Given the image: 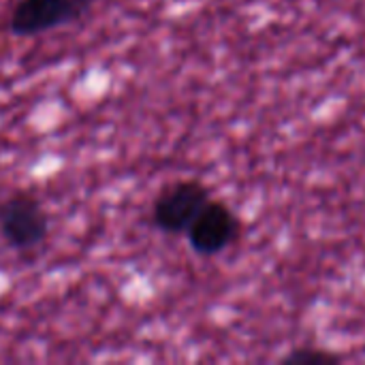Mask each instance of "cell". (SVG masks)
<instances>
[{
    "label": "cell",
    "instance_id": "6da1fadb",
    "mask_svg": "<svg viewBox=\"0 0 365 365\" xmlns=\"http://www.w3.org/2000/svg\"><path fill=\"white\" fill-rule=\"evenodd\" d=\"M49 231V220L36 197L15 192L0 203V235L17 250L38 246Z\"/></svg>",
    "mask_w": 365,
    "mask_h": 365
},
{
    "label": "cell",
    "instance_id": "7a4b0ae2",
    "mask_svg": "<svg viewBox=\"0 0 365 365\" xmlns=\"http://www.w3.org/2000/svg\"><path fill=\"white\" fill-rule=\"evenodd\" d=\"M92 0H19L9 17V26L19 36H34L81 19Z\"/></svg>",
    "mask_w": 365,
    "mask_h": 365
},
{
    "label": "cell",
    "instance_id": "3957f363",
    "mask_svg": "<svg viewBox=\"0 0 365 365\" xmlns=\"http://www.w3.org/2000/svg\"><path fill=\"white\" fill-rule=\"evenodd\" d=\"M210 190L197 180H182L160 192L154 203V225L165 233H186L197 214L210 201Z\"/></svg>",
    "mask_w": 365,
    "mask_h": 365
},
{
    "label": "cell",
    "instance_id": "277c9868",
    "mask_svg": "<svg viewBox=\"0 0 365 365\" xmlns=\"http://www.w3.org/2000/svg\"><path fill=\"white\" fill-rule=\"evenodd\" d=\"M186 233L195 252L203 257H214L235 242L240 233V220L229 205L210 199Z\"/></svg>",
    "mask_w": 365,
    "mask_h": 365
},
{
    "label": "cell",
    "instance_id": "5b68a950",
    "mask_svg": "<svg viewBox=\"0 0 365 365\" xmlns=\"http://www.w3.org/2000/svg\"><path fill=\"white\" fill-rule=\"evenodd\" d=\"M284 364L289 365H334L340 364V359L325 351H295L289 357H284Z\"/></svg>",
    "mask_w": 365,
    "mask_h": 365
}]
</instances>
